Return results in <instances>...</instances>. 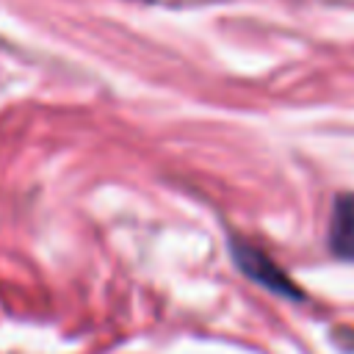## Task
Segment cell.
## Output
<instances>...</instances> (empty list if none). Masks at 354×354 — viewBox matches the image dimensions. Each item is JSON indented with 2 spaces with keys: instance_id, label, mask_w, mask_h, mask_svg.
Returning <instances> with one entry per match:
<instances>
[{
  "instance_id": "obj_1",
  "label": "cell",
  "mask_w": 354,
  "mask_h": 354,
  "mask_svg": "<svg viewBox=\"0 0 354 354\" xmlns=\"http://www.w3.org/2000/svg\"><path fill=\"white\" fill-rule=\"evenodd\" d=\"M329 246L337 257L354 260V194L335 199L329 218Z\"/></svg>"
},
{
  "instance_id": "obj_2",
  "label": "cell",
  "mask_w": 354,
  "mask_h": 354,
  "mask_svg": "<svg viewBox=\"0 0 354 354\" xmlns=\"http://www.w3.org/2000/svg\"><path fill=\"white\" fill-rule=\"evenodd\" d=\"M238 263H241V268L243 271H249L254 279H260V282H266L268 288H274V290H285L288 285L282 282V277H279V271H274V266L260 254V252H252V249H238Z\"/></svg>"
}]
</instances>
